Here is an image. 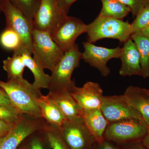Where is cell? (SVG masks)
<instances>
[{
    "label": "cell",
    "instance_id": "6da1fadb",
    "mask_svg": "<svg viewBox=\"0 0 149 149\" xmlns=\"http://www.w3.org/2000/svg\"><path fill=\"white\" fill-rule=\"evenodd\" d=\"M0 87L5 91L12 104L20 114L42 118L38 102L42 94L32 84L23 78L7 82L0 80Z\"/></svg>",
    "mask_w": 149,
    "mask_h": 149
},
{
    "label": "cell",
    "instance_id": "7a4b0ae2",
    "mask_svg": "<svg viewBox=\"0 0 149 149\" xmlns=\"http://www.w3.org/2000/svg\"><path fill=\"white\" fill-rule=\"evenodd\" d=\"M87 26L88 42L93 44L105 38L115 39L124 43L132 34L131 25L128 21L98 16Z\"/></svg>",
    "mask_w": 149,
    "mask_h": 149
},
{
    "label": "cell",
    "instance_id": "3957f363",
    "mask_svg": "<svg viewBox=\"0 0 149 149\" xmlns=\"http://www.w3.org/2000/svg\"><path fill=\"white\" fill-rule=\"evenodd\" d=\"M148 127L144 120L136 118L110 123L104 139L119 145L140 143L146 135Z\"/></svg>",
    "mask_w": 149,
    "mask_h": 149
},
{
    "label": "cell",
    "instance_id": "277c9868",
    "mask_svg": "<svg viewBox=\"0 0 149 149\" xmlns=\"http://www.w3.org/2000/svg\"><path fill=\"white\" fill-rule=\"evenodd\" d=\"M32 54L33 58L44 69L54 70L64 52L47 32L34 29L32 33Z\"/></svg>",
    "mask_w": 149,
    "mask_h": 149
},
{
    "label": "cell",
    "instance_id": "5b68a950",
    "mask_svg": "<svg viewBox=\"0 0 149 149\" xmlns=\"http://www.w3.org/2000/svg\"><path fill=\"white\" fill-rule=\"evenodd\" d=\"M82 59V53L77 44L65 52L50 75L49 91L68 90L75 85L71 77L74 70L79 66Z\"/></svg>",
    "mask_w": 149,
    "mask_h": 149
},
{
    "label": "cell",
    "instance_id": "8992f818",
    "mask_svg": "<svg viewBox=\"0 0 149 149\" xmlns=\"http://www.w3.org/2000/svg\"><path fill=\"white\" fill-rule=\"evenodd\" d=\"M1 10L5 17L6 27L15 31L21 38L22 46L20 54L25 51L32 54V33L34 30L33 21L27 18L8 0H4Z\"/></svg>",
    "mask_w": 149,
    "mask_h": 149
},
{
    "label": "cell",
    "instance_id": "52a82bcc",
    "mask_svg": "<svg viewBox=\"0 0 149 149\" xmlns=\"http://www.w3.org/2000/svg\"><path fill=\"white\" fill-rule=\"evenodd\" d=\"M68 16V14L59 5L58 0H41L33 19L34 29L52 35Z\"/></svg>",
    "mask_w": 149,
    "mask_h": 149
},
{
    "label": "cell",
    "instance_id": "ba28073f",
    "mask_svg": "<svg viewBox=\"0 0 149 149\" xmlns=\"http://www.w3.org/2000/svg\"><path fill=\"white\" fill-rule=\"evenodd\" d=\"M59 129L70 149H91L96 143L82 118L67 120Z\"/></svg>",
    "mask_w": 149,
    "mask_h": 149
},
{
    "label": "cell",
    "instance_id": "9c48e42d",
    "mask_svg": "<svg viewBox=\"0 0 149 149\" xmlns=\"http://www.w3.org/2000/svg\"><path fill=\"white\" fill-rule=\"evenodd\" d=\"M45 121L42 118H33L22 115L4 138L1 149H18L24 140L41 130Z\"/></svg>",
    "mask_w": 149,
    "mask_h": 149
},
{
    "label": "cell",
    "instance_id": "30bf717a",
    "mask_svg": "<svg viewBox=\"0 0 149 149\" xmlns=\"http://www.w3.org/2000/svg\"><path fill=\"white\" fill-rule=\"evenodd\" d=\"M100 109L109 123L130 118L144 120L141 113L128 103L123 95L104 96Z\"/></svg>",
    "mask_w": 149,
    "mask_h": 149
},
{
    "label": "cell",
    "instance_id": "8fae6325",
    "mask_svg": "<svg viewBox=\"0 0 149 149\" xmlns=\"http://www.w3.org/2000/svg\"><path fill=\"white\" fill-rule=\"evenodd\" d=\"M84 51L82 53V59L91 66L97 68L103 77H107L110 70L107 63L111 59L119 58L121 48H107L95 45L88 42H83Z\"/></svg>",
    "mask_w": 149,
    "mask_h": 149
},
{
    "label": "cell",
    "instance_id": "7c38bea8",
    "mask_svg": "<svg viewBox=\"0 0 149 149\" xmlns=\"http://www.w3.org/2000/svg\"><path fill=\"white\" fill-rule=\"evenodd\" d=\"M87 29V24L80 19L68 16L52 36L65 52L76 44L77 37L86 33Z\"/></svg>",
    "mask_w": 149,
    "mask_h": 149
},
{
    "label": "cell",
    "instance_id": "4fadbf2b",
    "mask_svg": "<svg viewBox=\"0 0 149 149\" xmlns=\"http://www.w3.org/2000/svg\"><path fill=\"white\" fill-rule=\"evenodd\" d=\"M70 92L84 110L100 109L103 91L98 83L89 81L81 87L75 85Z\"/></svg>",
    "mask_w": 149,
    "mask_h": 149
},
{
    "label": "cell",
    "instance_id": "5bb4252c",
    "mask_svg": "<svg viewBox=\"0 0 149 149\" xmlns=\"http://www.w3.org/2000/svg\"><path fill=\"white\" fill-rule=\"evenodd\" d=\"M121 66L119 74L123 77L133 75L143 76L140 55L136 44L130 38L124 43L119 58Z\"/></svg>",
    "mask_w": 149,
    "mask_h": 149
},
{
    "label": "cell",
    "instance_id": "9a60e30c",
    "mask_svg": "<svg viewBox=\"0 0 149 149\" xmlns=\"http://www.w3.org/2000/svg\"><path fill=\"white\" fill-rule=\"evenodd\" d=\"M49 94L67 120L82 118L84 110L69 91H49Z\"/></svg>",
    "mask_w": 149,
    "mask_h": 149
},
{
    "label": "cell",
    "instance_id": "2e32d148",
    "mask_svg": "<svg viewBox=\"0 0 149 149\" xmlns=\"http://www.w3.org/2000/svg\"><path fill=\"white\" fill-rule=\"evenodd\" d=\"M82 118L96 143L98 145L101 144L104 140V134L109 123L101 109L84 110Z\"/></svg>",
    "mask_w": 149,
    "mask_h": 149
},
{
    "label": "cell",
    "instance_id": "e0dca14e",
    "mask_svg": "<svg viewBox=\"0 0 149 149\" xmlns=\"http://www.w3.org/2000/svg\"><path fill=\"white\" fill-rule=\"evenodd\" d=\"M38 103L41 117L47 123L60 128L67 120L49 94L41 95Z\"/></svg>",
    "mask_w": 149,
    "mask_h": 149
},
{
    "label": "cell",
    "instance_id": "ac0fdd59",
    "mask_svg": "<svg viewBox=\"0 0 149 149\" xmlns=\"http://www.w3.org/2000/svg\"><path fill=\"white\" fill-rule=\"evenodd\" d=\"M123 95L128 103L141 113L144 121L149 126V97L144 89L129 86Z\"/></svg>",
    "mask_w": 149,
    "mask_h": 149
},
{
    "label": "cell",
    "instance_id": "d6986e66",
    "mask_svg": "<svg viewBox=\"0 0 149 149\" xmlns=\"http://www.w3.org/2000/svg\"><path fill=\"white\" fill-rule=\"evenodd\" d=\"M31 53L27 51H25L21 54L25 67L29 68L34 75L35 81L32 85L39 90L42 88L48 89L50 81V75L46 74L44 69L35 61Z\"/></svg>",
    "mask_w": 149,
    "mask_h": 149
},
{
    "label": "cell",
    "instance_id": "ffe728a7",
    "mask_svg": "<svg viewBox=\"0 0 149 149\" xmlns=\"http://www.w3.org/2000/svg\"><path fill=\"white\" fill-rule=\"evenodd\" d=\"M131 39L136 44L141 60L143 76L144 78L149 77V38L140 32L133 33Z\"/></svg>",
    "mask_w": 149,
    "mask_h": 149
},
{
    "label": "cell",
    "instance_id": "44dd1931",
    "mask_svg": "<svg viewBox=\"0 0 149 149\" xmlns=\"http://www.w3.org/2000/svg\"><path fill=\"white\" fill-rule=\"evenodd\" d=\"M102 8L98 16L122 20L131 12L128 7L117 0H101Z\"/></svg>",
    "mask_w": 149,
    "mask_h": 149
},
{
    "label": "cell",
    "instance_id": "7402d4cb",
    "mask_svg": "<svg viewBox=\"0 0 149 149\" xmlns=\"http://www.w3.org/2000/svg\"><path fill=\"white\" fill-rule=\"evenodd\" d=\"M3 68L7 72L8 80H20L24 78L23 73L25 66L21 54H13L3 61Z\"/></svg>",
    "mask_w": 149,
    "mask_h": 149
},
{
    "label": "cell",
    "instance_id": "603a6c76",
    "mask_svg": "<svg viewBox=\"0 0 149 149\" xmlns=\"http://www.w3.org/2000/svg\"><path fill=\"white\" fill-rule=\"evenodd\" d=\"M41 130L50 149H70L62 136L59 128L45 122Z\"/></svg>",
    "mask_w": 149,
    "mask_h": 149
},
{
    "label": "cell",
    "instance_id": "cb8c5ba5",
    "mask_svg": "<svg viewBox=\"0 0 149 149\" xmlns=\"http://www.w3.org/2000/svg\"><path fill=\"white\" fill-rule=\"evenodd\" d=\"M0 45L5 49L13 51V54H20L22 48V41L15 31L6 27L0 34Z\"/></svg>",
    "mask_w": 149,
    "mask_h": 149
},
{
    "label": "cell",
    "instance_id": "d4e9b609",
    "mask_svg": "<svg viewBox=\"0 0 149 149\" xmlns=\"http://www.w3.org/2000/svg\"><path fill=\"white\" fill-rule=\"evenodd\" d=\"M17 8L21 11L30 20L33 21L39 8L41 0H8Z\"/></svg>",
    "mask_w": 149,
    "mask_h": 149
},
{
    "label": "cell",
    "instance_id": "484cf974",
    "mask_svg": "<svg viewBox=\"0 0 149 149\" xmlns=\"http://www.w3.org/2000/svg\"><path fill=\"white\" fill-rule=\"evenodd\" d=\"M149 24V3L146 4L141 11L136 15L131 25L132 34L140 32Z\"/></svg>",
    "mask_w": 149,
    "mask_h": 149
},
{
    "label": "cell",
    "instance_id": "4316f807",
    "mask_svg": "<svg viewBox=\"0 0 149 149\" xmlns=\"http://www.w3.org/2000/svg\"><path fill=\"white\" fill-rule=\"evenodd\" d=\"M41 129L29 136L27 141L28 149H50Z\"/></svg>",
    "mask_w": 149,
    "mask_h": 149
},
{
    "label": "cell",
    "instance_id": "83f0119b",
    "mask_svg": "<svg viewBox=\"0 0 149 149\" xmlns=\"http://www.w3.org/2000/svg\"><path fill=\"white\" fill-rule=\"evenodd\" d=\"M21 115L13 105H0V120L14 123Z\"/></svg>",
    "mask_w": 149,
    "mask_h": 149
},
{
    "label": "cell",
    "instance_id": "f1b7e54d",
    "mask_svg": "<svg viewBox=\"0 0 149 149\" xmlns=\"http://www.w3.org/2000/svg\"><path fill=\"white\" fill-rule=\"evenodd\" d=\"M128 7L133 17H136L146 5L145 0H117Z\"/></svg>",
    "mask_w": 149,
    "mask_h": 149
},
{
    "label": "cell",
    "instance_id": "f546056e",
    "mask_svg": "<svg viewBox=\"0 0 149 149\" xmlns=\"http://www.w3.org/2000/svg\"><path fill=\"white\" fill-rule=\"evenodd\" d=\"M13 124L0 120V137H5L12 128Z\"/></svg>",
    "mask_w": 149,
    "mask_h": 149
},
{
    "label": "cell",
    "instance_id": "4dcf8cb0",
    "mask_svg": "<svg viewBox=\"0 0 149 149\" xmlns=\"http://www.w3.org/2000/svg\"><path fill=\"white\" fill-rule=\"evenodd\" d=\"M13 105V104L5 91L0 87V105Z\"/></svg>",
    "mask_w": 149,
    "mask_h": 149
},
{
    "label": "cell",
    "instance_id": "1f68e13d",
    "mask_svg": "<svg viewBox=\"0 0 149 149\" xmlns=\"http://www.w3.org/2000/svg\"><path fill=\"white\" fill-rule=\"evenodd\" d=\"M77 0H58L59 5L63 9L68 13L70 8L72 4Z\"/></svg>",
    "mask_w": 149,
    "mask_h": 149
},
{
    "label": "cell",
    "instance_id": "d6a6232c",
    "mask_svg": "<svg viewBox=\"0 0 149 149\" xmlns=\"http://www.w3.org/2000/svg\"><path fill=\"white\" fill-rule=\"evenodd\" d=\"M99 145L98 149H118L111 143V142L104 140L103 143Z\"/></svg>",
    "mask_w": 149,
    "mask_h": 149
},
{
    "label": "cell",
    "instance_id": "836d02e7",
    "mask_svg": "<svg viewBox=\"0 0 149 149\" xmlns=\"http://www.w3.org/2000/svg\"><path fill=\"white\" fill-rule=\"evenodd\" d=\"M136 143L126 145H128V146L125 149H148L143 145V146H141V145L136 144Z\"/></svg>",
    "mask_w": 149,
    "mask_h": 149
},
{
    "label": "cell",
    "instance_id": "e575fe53",
    "mask_svg": "<svg viewBox=\"0 0 149 149\" xmlns=\"http://www.w3.org/2000/svg\"><path fill=\"white\" fill-rule=\"evenodd\" d=\"M143 145L148 149H149V126L148 132L143 140L142 141Z\"/></svg>",
    "mask_w": 149,
    "mask_h": 149
},
{
    "label": "cell",
    "instance_id": "d590c367",
    "mask_svg": "<svg viewBox=\"0 0 149 149\" xmlns=\"http://www.w3.org/2000/svg\"><path fill=\"white\" fill-rule=\"evenodd\" d=\"M140 32L142 35L149 38V24L146 27L141 30L140 32Z\"/></svg>",
    "mask_w": 149,
    "mask_h": 149
},
{
    "label": "cell",
    "instance_id": "8d00e7d4",
    "mask_svg": "<svg viewBox=\"0 0 149 149\" xmlns=\"http://www.w3.org/2000/svg\"><path fill=\"white\" fill-rule=\"evenodd\" d=\"M18 149H28V144L27 141L25 142L24 143L21 145L20 147H19Z\"/></svg>",
    "mask_w": 149,
    "mask_h": 149
},
{
    "label": "cell",
    "instance_id": "74e56055",
    "mask_svg": "<svg viewBox=\"0 0 149 149\" xmlns=\"http://www.w3.org/2000/svg\"><path fill=\"white\" fill-rule=\"evenodd\" d=\"M4 137H0V149L1 148L2 144L3 141Z\"/></svg>",
    "mask_w": 149,
    "mask_h": 149
},
{
    "label": "cell",
    "instance_id": "f35d334b",
    "mask_svg": "<svg viewBox=\"0 0 149 149\" xmlns=\"http://www.w3.org/2000/svg\"><path fill=\"white\" fill-rule=\"evenodd\" d=\"M4 0H0V14L1 13V7L2 5L3 2Z\"/></svg>",
    "mask_w": 149,
    "mask_h": 149
},
{
    "label": "cell",
    "instance_id": "ab89813d",
    "mask_svg": "<svg viewBox=\"0 0 149 149\" xmlns=\"http://www.w3.org/2000/svg\"><path fill=\"white\" fill-rule=\"evenodd\" d=\"M145 92L146 93L147 95L149 97V90H147V89H144Z\"/></svg>",
    "mask_w": 149,
    "mask_h": 149
},
{
    "label": "cell",
    "instance_id": "60d3db41",
    "mask_svg": "<svg viewBox=\"0 0 149 149\" xmlns=\"http://www.w3.org/2000/svg\"><path fill=\"white\" fill-rule=\"evenodd\" d=\"M145 3H146V4L149 3V0H145Z\"/></svg>",
    "mask_w": 149,
    "mask_h": 149
}]
</instances>
